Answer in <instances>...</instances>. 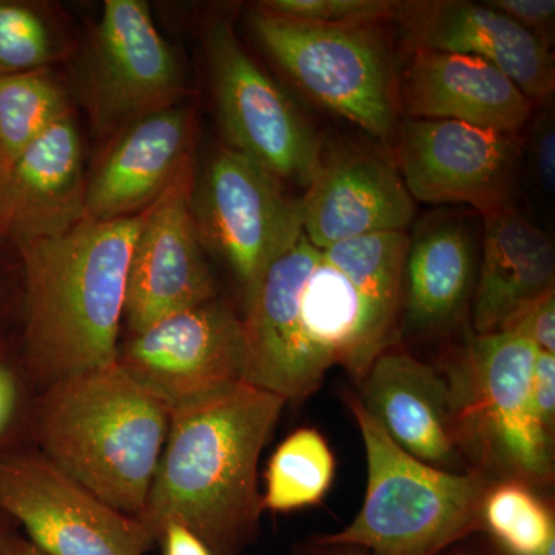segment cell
Instances as JSON below:
<instances>
[{"instance_id": "obj_17", "label": "cell", "mask_w": 555, "mask_h": 555, "mask_svg": "<svg viewBox=\"0 0 555 555\" xmlns=\"http://www.w3.org/2000/svg\"><path fill=\"white\" fill-rule=\"evenodd\" d=\"M358 386V400L398 448L438 469L474 473L460 448L454 400L441 367L389 347Z\"/></svg>"}, {"instance_id": "obj_36", "label": "cell", "mask_w": 555, "mask_h": 555, "mask_svg": "<svg viewBox=\"0 0 555 555\" xmlns=\"http://www.w3.org/2000/svg\"><path fill=\"white\" fill-rule=\"evenodd\" d=\"M438 555H506L495 545L494 542H485V540H477L476 535L456 543V545L449 547L443 553Z\"/></svg>"}, {"instance_id": "obj_7", "label": "cell", "mask_w": 555, "mask_h": 555, "mask_svg": "<svg viewBox=\"0 0 555 555\" xmlns=\"http://www.w3.org/2000/svg\"><path fill=\"white\" fill-rule=\"evenodd\" d=\"M255 38L299 90L375 138L397 124L392 57L377 24H320L255 7Z\"/></svg>"}, {"instance_id": "obj_29", "label": "cell", "mask_w": 555, "mask_h": 555, "mask_svg": "<svg viewBox=\"0 0 555 555\" xmlns=\"http://www.w3.org/2000/svg\"><path fill=\"white\" fill-rule=\"evenodd\" d=\"M486 3L505 14L509 20L524 27L525 30L531 31L547 47H553L554 0H491V2Z\"/></svg>"}, {"instance_id": "obj_14", "label": "cell", "mask_w": 555, "mask_h": 555, "mask_svg": "<svg viewBox=\"0 0 555 555\" xmlns=\"http://www.w3.org/2000/svg\"><path fill=\"white\" fill-rule=\"evenodd\" d=\"M193 160L144 211L131 251L124 321L130 334L217 297L192 214Z\"/></svg>"}, {"instance_id": "obj_26", "label": "cell", "mask_w": 555, "mask_h": 555, "mask_svg": "<svg viewBox=\"0 0 555 555\" xmlns=\"http://www.w3.org/2000/svg\"><path fill=\"white\" fill-rule=\"evenodd\" d=\"M57 57L60 47L39 7L0 0V76L50 68Z\"/></svg>"}, {"instance_id": "obj_16", "label": "cell", "mask_w": 555, "mask_h": 555, "mask_svg": "<svg viewBox=\"0 0 555 555\" xmlns=\"http://www.w3.org/2000/svg\"><path fill=\"white\" fill-rule=\"evenodd\" d=\"M393 21L414 51L465 54L494 65L531 102L555 90L550 47L488 3L466 0L397 2Z\"/></svg>"}, {"instance_id": "obj_28", "label": "cell", "mask_w": 555, "mask_h": 555, "mask_svg": "<svg viewBox=\"0 0 555 555\" xmlns=\"http://www.w3.org/2000/svg\"><path fill=\"white\" fill-rule=\"evenodd\" d=\"M25 372L22 356L14 353L10 343L0 341V455L16 451L22 430L30 429L33 404L28 403Z\"/></svg>"}, {"instance_id": "obj_10", "label": "cell", "mask_w": 555, "mask_h": 555, "mask_svg": "<svg viewBox=\"0 0 555 555\" xmlns=\"http://www.w3.org/2000/svg\"><path fill=\"white\" fill-rule=\"evenodd\" d=\"M0 511L46 555H147L156 545L137 518L39 451L0 455Z\"/></svg>"}, {"instance_id": "obj_20", "label": "cell", "mask_w": 555, "mask_h": 555, "mask_svg": "<svg viewBox=\"0 0 555 555\" xmlns=\"http://www.w3.org/2000/svg\"><path fill=\"white\" fill-rule=\"evenodd\" d=\"M408 118L444 119L517 133L532 102L505 73L478 57L414 51L398 89Z\"/></svg>"}, {"instance_id": "obj_33", "label": "cell", "mask_w": 555, "mask_h": 555, "mask_svg": "<svg viewBox=\"0 0 555 555\" xmlns=\"http://www.w3.org/2000/svg\"><path fill=\"white\" fill-rule=\"evenodd\" d=\"M158 545L164 555H211L206 543L185 526L169 524L160 532Z\"/></svg>"}, {"instance_id": "obj_21", "label": "cell", "mask_w": 555, "mask_h": 555, "mask_svg": "<svg viewBox=\"0 0 555 555\" xmlns=\"http://www.w3.org/2000/svg\"><path fill=\"white\" fill-rule=\"evenodd\" d=\"M483 257L473 294L474 334L511 331L554 291L555 248L513 207L485 214Z\"/></svg>"}, {"instance_id": "obj_38", "label": "cell", "mask_w": 555, "mask_h": 555, "mask_svg": "<svg viewBox=\"0 0 555 555\" xmlns=\"http://www.w3.org/2000/svg\"><path fill=\"white\" fill-rule=\"evenodd\" d=\"M3 295H5V273H3L2 264H0V306H2Z\"/></svg>"}, {"instance_id": "obj_35", "label": "cell", "mask_w": 555, "mask_h": 555, "mask_svg": "<svg viewBox=\"0 0 555 555\" xmlns=\"http://www.w3.org/2000/svg\"><path fill=\"white\" fill-rule=\"evenodd\" d=\"M292 555H367L366 551L357 546L332 545L318 542L315 537L298 547Z\"/></svg>"}, {"instance_id": "obj_8", "label": "cell", "mask_w": 555, "mask_h": 555, "mask_svg": "<svg viewBox=\"0 0 555 555\" xmlns=\"http://www.w3.org/2000/svg\"><path fill=\"white\" fill-rule=\"evenodd\" d=\"M192 214L204 248L232 270L246 297L302 235V201L254 159L219 149L193 185Z\"/></svg>"}, {"instance_id": "obj_11", "label": "cell", "mask_w": 555, "mask_h": 555, "mask_svg": "<svg viewBox=\"0 0 555 555\" xmlns=\"http://www.w3.org/2000/svg\"><path fill=\"white\" fill-rule=\"evenodd\" d=\"M115 363L173 411L246 382L243 318L229 302L208 299L130 334Z\"/></svg>"}, {"instance_id": "obj_13", "label": "cell", "mask_w": 555, "mask_h": 555, "mask_svg": "<svg viewBox=\"0 0 555 555\" xmlns=\"http://www.w3.org/2000/svg\"><path fill=\"white\" fill-rule=\"evenodd\" d=\"M518 150L517 133L408 118L393 158L412 198L469 204L485 215L511 206Z\"/></svg>"}, {"instance_id": "obj_22", "label": "cell", "mask_w": 555, "mask_h": 555, "mask_svg": "<svg viewBox=\"0 0 555 555\" xmlns=\"http://www.w3.org/2000/svg\"><path fill=\"white\" fill-rule=\"evenodd\" d=\"M476 247L460 222L423 230L409 244L403 301L409 327L438 332L462 315L473 294Z\"/></svg>"}, {"instance_id": "obj_5", "label": "cell", "mask_w": 555, "mask_h": 555, "mask_svg": "<svg viewBox=\"0 0 555 555\" xmlns=\"http://www.w3.org/2000/svg\"><path fill=\"white\" fill-rule=\"evenodd\" d=\"M347 404L366 449V496L345 529L317 535L318 542L361 547L367 555H438L483 532L481 506L494 481L420 462L390 440L356 393Z\"/></svg>"}, {"instance_id": "obj_25", "label": "cell", "mask_w": 555, "mask_h": 555, "mask_svg": "<svg viewBox=\"0 0 555 555\" xmlns=\"http://www.w3.org/2000/svg\"><path fill=\"white\" fill-rule=\"evenodd\" d=\"M483 532L506 555H539L555 540L553 511L531 486L516 480L494 481L481 506Z\"/></svg>"}, {"instance_id": "obj_12", "label": "cell", "mask_w": 555, "mask_h": 555, "mask_svg": "<svg viewBox=\"0 0 555 555\" xmlns=\"http://www.w3.org/2000/svg\"><path fill=\"white\" fill-rule=\"evenodd\" d=\"M184 94V73L147 3L105 0L89 65V102L96 129L126 130L179 105Z\"/></svg>"}, {"instance_id": "obj_19", "label": "cell", "mask_w": 555, "mask_h": 555, "mask_svg": "<svg viewBox=\"0 0 555 555\" xmlns=\"http://www.w3.org/2000/svg\"><path fill=\"white\" fill-rule=\"evenodd\" d=\"M193 134L195 112L181 105L127 127L87 181L86 218L115 221L147 210L193 160Z\"/></svg>"}, {"instance_id": "obj_24", "label": "cell", "mask_w": 555, "mask_h": 555, "mask_svg": "<svg viewBox=\"0 0 555 555\" xmlns=\"http://www.w3.org/2000/svg\"><path fill=\"white\" fill-rule=\"evenodd\" d=\"M335 459L326 438L301 427L276 448L264 474V511L288 513L317 505L331 488Z\"/></svg>"}, {"instance_id": "obj_39", "label": "cell", "mask_w": 555, "mask_h": 555, "mask_svg": "<svg viewBox=\"0 0 555 555\" xmlns=\"http://www.w3.org/2000/svg\"><path fill=\"white\" fill-rule=\"evenodd\" d=\"M539 555H555V540L550 542V545H547Z\"/></svg>"}, {"instance_id": "obj_37", "label": "cell", "mask_w": 555, "mask_h": 555, "mask_svg": "<svg viewBox=\"0 0 555 555\" xmlns=\"http://www.w3.org/2000/svg\"><path fill=\"white\" fill-rule=\"evenodd\" d=\"M13 528H17V526L14 525V521L11 520V518L7 517L5 514L0 511V535Z\"/></svg>"}, {"instance_id": "obj_31", "label": "cell", "mask_w": 555, "mask_h": 555, "mask_svg": "<svg viewBox=\"0 0 555 555\" xmlns=\"http://www.w3.org/2000/svg\"><path fill=\"white\" fill-rule=\"evenodd\" d=\"M532 401L540 422L554 436L555 429V356L537 353L531 377Z\"/></svg>"}, {"instance_id": "obj_27", "label": "cell", "mask_w": 555, "mask_h": 555, "mask_svg": "<svg viewBox=\"0 0 555 555\" xmlns=\"http://www.w3.org/2000/svg\"><path fill=\"white\" fill-rule=\"evenodd\" d=\"M397 2L389 0H266L261 9L292 20L320 24H378L392 20Z\"/></svg>"}, {"instance_id": "obj_2", "label": "cell", "mask_w": 555, "mask_h": 555, "mask_svg": "<svg viewBox=\"0 0 555 555\" xmlns=\"http://www.w3.org/2000/svg\"><path fill=\"white\" fill-rule=\"evenodd\" d=\"M286 404L240 382L171 411L169 436L137 517L156 545L167 525L179 524L211 555H246L264 513L259 456Z\"/></svg>"}, {"instance_id": "obj_34", "label": "cell", "mask_w": 555, "mask_h": 555, "mask_svg": "<svg viewBox=\"0 0 555 555\" xmlns=\"http://www.w3.org/2000/svg\"><path fill=\"white\" fill-rule=\"evenodd\" d=\"M0 555H46L33 545L27 537L22 535L17 528L10 529L0 535Z\"/></svg>"}, {"instance_id": "obj_30", "label": "cell", "mask_w": 555, "mask_h": 555, "mask_svg": "<svg viewBox=\"0 0 555 555\" xmlns=\"http://www.w3.org/2000/svg\"><path fill=\"white\" fill-rule=\"evenodd\" d=\"M511 331L528 338L539 352L555 356V292L540 298Z\"/></svg>"}, {"instance_id": "obj_9", "label": "cell", "mask_w": 555, "mask_h": 555, "mask_svg": "<svg viewBox=\"0 0 555 555\" xmlns=\"http://www.w3.org/2000/svg\"><path fill=\"white\" fill-rule=\"evenodd\" d=\"M206 53L219 126L229 147L281 182L308 189L323 144L294 102L244 49L229 17L208 22Z\"/></svg>"}, {"instance_id": "obj_23", "label": "cell", "mask_w": 555, "mask_h": 555, "mask_svg": "<svg viewBox=\"0 0 555 555\" xmlns=\"http://www.w3.org/2000/svg\"><path fill=\"white\" fill-rule=\"evenodd\" d=\"M72 113L68 93L50 68L0 76V177L36 139Z\"/></svg>"}, {"instance_id": "obj_6", "label": "cell", "mask_w": 555, "mask_h": 555, "mask_svg": "<svg viewBox=\"0 0 555 555\" xmlns=\"http://www.w3.org/2000/svg\"><path fill=\"white\" fill-rule=\"evenodd\" d=\"M537 347L514 331L470 334L441 371L454 400L467 466L491 481L537 488L554 477V436L537 415L531 377Z\"/></svg>"}, {"instance_id": "obj_15", "label": "cell", "mask_w": 555, "mask_h": 555, "mask_svg": "<svg viewBox=\"0 0 555 555\" xmlns=\"http://www.w3.org/2000/svg\"><path fill=\"white\" fill-rule=\"evenodd\" d=\"M302 201V232L317 248L374 233L404 232L415 204L396 158L377 147L321 150Z\"/></svg>"}, {"instance_id": "obj_32", "label": "cell", "mask_w": 555, "mask_h": 555, "mask_svg": "<svg viewBox=\"0 0 555 555\" xmlns=\"http://www.w3.org/2000/svg\"><path fill=\"white\" fill-rule=\"evenodd\" d=\"M532 163L540 185L550 195L555 189V129L553 119L540 116L532 131Z\"/></svg>"}, {"instance_id": "obj_1", "label": "cell", "mask_w": 555, "mask_h": 555, "mask_svg": "<svg viewBox=\"0 0 555 555\" xmlns=\"http://www.w3.org/2000/svg\"><path fill=\"white\" fill-rule=\"evenodd\" d=\"M246 382L287 401L306 400L328 369L360 382L392 347L398 320L305 235L244 297Z\"/></svg>"}, {"instance_id": "obj_3", "label": "cell", "mask_w": 555, "mask_h": 555, "mask_svg": "<svg viewBox=\"0 0 555 555\" xmlns=\"http://www.w3.org/2000/svg\"><path fill=\"white\" fill-rule=\"evenodd\" d=\"M144 222L86 218L53 238L16 244L24 286L22 360L51 383L115 363L131 251Z\"/></svg>"}, {"instance_id": "obj_18", "label": "cell", "mask_w": 555, "mask_h": 555, "mask_svg": "<svg viewBox=\"0 0 555 555\" xmlns=\"http://www.w3.org/2000/svg\"><path fill=\"white\" fill-rule=\"evenodd\" d=\"M87 179L75 116L57 120L0 177V241L53 238L86 219Z\"/></svg>"}, {"instance_id": "obj_4", "label": "cell", "mask_w": 555, "mask_h": 555, "mask_svg": "<svg viewBox=\"0 0 555 555\" xmlns=\"http://www.w3.org/2000/svg\"><path fill=\"white\" fill-rule=\"evenodd\" d=\"M170 418L167 404L112 363L49 383L33 403L30 433L50 462L137 518Z\"/></svg>"}]
</instances>
